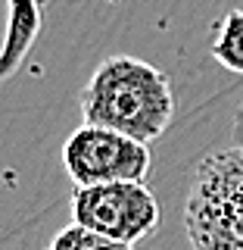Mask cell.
Returning a JSON list of instances; mask_svg holds the SVG:
<instances>
[{
	"mask_svg": "<svg viewBox=\"0 0 243 250\" xmlns=\"http://www.w3.org/2000/svg\"><path fill=\"white\" fill-rule=\"evenodd\" d=\"M47 250H134L131 244H119V241H109L103 234L81 229V225H66L62 231H56L50 238Z\"/></svg>",
	"mask_w": 243,
	"mask_h": 250,
	"instance_id": "52a82bcc",
	"label": "cell"
},
{
	"mask_svg": "<svg viewBox=\"0 0 243 250\" xmlns=\"http://www.w3.org/2000/svg\"><path fill=\"white\" fill-rule=\"evenodd\" d=\"M84 125L112 128L140 144H156L175 119V91L162 69L153 62L115 53L93 69L81 88Z\"/></svg>",
	"mask_w": 243,
	"mask_h": 250,
	"instance_id": "6da1fadb",
	"label": "cell"
},
{
	"mask_svg": "<svg viewBox=\"0 0 243 250\" xmlns=\"http://www.w3.org/2000/svg\"><path fill=\"white\" fill-rule=\"evenodd\" d=\"M41 35V0H6V31L0 44V84L22 69Z\"/></svg>",
	"mask_w": 243,
	"mask_h": 250,
	"instance_id": "5b68a950",
	"label": "cell"
},
{
	"mask_svg": "<svg viewBox=\"0 0 243 250\" xmlns=\"http://www.w3.org/2000/svg\"><path fill=\"white\" fill-rule=\"evenodd\" d=\"M231 138L234 147H243V100L237 104V113H234V125H231Z\"/></svg>",
	"mask_w": 243,
	"mask_h": 250,
	"instance_id": "ba28073f",
	"label": "cell"
},
{
	"mask_svg": "<svg viewBox=\"0 0 243 250\" xmlns=\"http://www.w3.org/2000/svg\"><path fill=\"white\" fill-rule=\"evenodd\" d=\"M184 229L190 250H243V147L200 160L184 203Z\"/></svg>",
	"mask_w": 243,
	"mask_h": 250,
	"instance_id": "7a4b0ae2",
	"label": "cell"
},
{
	"mask_svg": "<svg viewBox=\"0 0 243 250\" xmlns=\"http://www.w3.org/2000/svg\"><path fill=\"white\" fill-rule=\"evenodd\" d=\"M209 53L228 72L243 75V10H228L215 22V35H212Z\"/></svg>",
	"mask_w": 243,
	"mask_h": 250,
	"instance_id": "8992f818",
	"label": "cell"
},
{
	"mask_svg": "<svg viewBox=\"0 0 243 250\" xmlns=\"http://www.w3.org/2000/svg\"><path fill=\"white\" fill-rule=\"evenodd\" d=\"M69 209H72L75 225L131 247L156 234L162 222L156 194L140 182L75 188L72 197H69Z\"/></svg>",
	"mask_w": 243,
	"mask_h": 250,
	"instance_id": "3957f363",
	"label": "cell"
},
{
	"mask_svg": "<svg viewBox=\"0 0 243 250\" xmlns=\"http://www.w3.org/2000/svg\"><path fill=\"white\" fill-rule=\"evenodd\" d=\"M62 166L75 188L147 182L153 153L147 144L100 125H78L62 144Z\"/></svg>",
	"mask_w": 243,
	"mask_h": 250,
	"instance_id": "277c9868",
	"label": "cell"
}]
</instances>
